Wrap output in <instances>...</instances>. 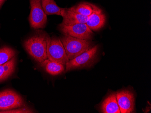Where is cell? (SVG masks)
Returning a JSON list of instances; mask_svg holds the SVG:
<instances>
[{
  "label": "cell",
  "instance_id": "obj_1",
  "mask_svg": "<svg viewBox=\"0 0 151 113\" xmlns=\"http://www.w3.org/2000/svg\"><path fill=\"white\" fill-rule=\"evenodd\" d=\"M47 34H35L25 40L24 43L25 49L29 55L38 63L47 59Z\"/></svg>",
  "mask_w": 151,
  "mask_h": 113
},
{
  "label": "cell",
  "instance_id": "obj_2",
  "mask_svg": "<svg viewBox=\"0 0 151 113\" xmlns=\"http://www.w3.org/2000/svg\"><path fill=\"white\" fill-rule=\"evenodd\" d=\"M60 39L69 60L78 56L91 47L90 40L81 39L68 35H64Z\"/></svg>",
  "mask_w": 151,
  "mask_h": 113
},
{
  "label": "cell",
  "instance_id": "obj_3",
  "mask_svg": "<svg viewBox=\"0 0 151 113\" xmlns=\"http://www.w3.org/2000/svg\"><path fill=\"white\" fill-rule=\"evenodd\" d=\"M98 50V45H95L73 59L68 60L65 65L66 72L92 65L96 59Z\"/></svg>",
  "mask_w": 151,
  "mask_h": 113
},
{
  "label": "cell",
  "instance_id": "obj_4",
  "mask_svg": "<svg viewBox=\"0 0 151 113\" xmlns=\"http://www.w3.org/2000/svg\"><path fill=\"white\" fill-rule=\"evenodd\" d=\"M47 57L50 60L64 65L69 60L60 38L47 35Z\"/></svg>",
  "mask_w": 151,
  "mask_h": 113
},
{
  "label": "cell",
  "instance_id": "obj_5",
  "mask_svg": "<svg viewBox=\"0 0 151 113\" xmlns=\"http://www.w3.org/2000/svg\"><path fill=\"white\" fill-rule=\"evenodd\" d=\"M58 28L64 35L88 40H91L93 38V32L86 23H77L69 26L61 23L58 26Z\"/></svg>",
  "mask_w": 151,
  "mask_h": 113
},
{
  "label": "cell",
  "instance_id": "obj_6",
  "mask_svg": "<svg viewBox=\"0 0 151 113\" xmlns=\"http://www.w3.org/2000/svg\"><path fill=\"white\" fill-rule=\"evenodd\" d=\"M24 104L23 98L15 91L8 89L0 92V111L22 107Z\"/></svg>",
  "mask_w": 151,
  "mask_h": 113
},
{
  "label": "cell",
  "instance_id": "obj_7",
  "mask_svg": "<svg viewBox=\"0 0 151 113\" xmlns=\"http://www.w3.org/2000/svg\"><path fill=\"white\" fill-rule=\"evenodd\" d=\"M29 22L30 26L35 29L43 28L47 22V15L41 5V0H31Z\"/></svg>",
  "mask_w": 151,
  "mask_h": 113
},
{
  "label": "cell",
  "instance_id": "obj_8",
  "mask_svg": "<svg viewBox=\"0 0 151 113\" xmlns=\"http://www.w3.org/2000/svg\"><path fill=\"white\" fill-rule=\"evenodd\" d=\"M116 97L120 113H133L134 109V96L129 90H123L116 93Z\"/></svg>",
  "mask_w": 151,
  "mask_h": 113
},
{
  "label": "cell",
  "instance_id": "obj_9",
  "mask_svg": "<svg viewBox=\"0 0 151 113\" xmlns=\"http://www.w3.org/2000/svg\"><path fill=\"white\" fill-rule=\"evenodd\" d=\"M106 17L101 9L96 7L92 14L88 16L86 24L92 31H98L105 25Z\"/></svg>",
  "mask_w": 151,
  "mask_h": 113
},
{
  "label": "cell",
  "instance_id": "obj_10",
  "mask_svg": "<svg viewBox=\"0 0 151 113\" xmlns=\"http://www.w3.org/2000/svg\"><path fill=\"white\" fill-rule=\"evenodd\" d=\"M62 17L63 21L61 24L67 26L77 23H86L88 18V17L82 16L71 10L70 8H65Z\"/></svg>",
  "mask_w": 151,
  "mask_h": 113
},
{
  "label": "cell",
  "instance_id": "obj_11",
  "mask_svg": "<svg viewBox=\"0 0 151 113\" xmlns=\"http://www.w3.org/2000/svg\"><path fill=\"white\" fill-rule=\"evenodd\" d=\"M101 111L103 113H120L119 106L116 99V93L109 95L103 102Z\"/></svg>",
  "mask_w": 151,
  "mask_h": 113
},
{
  "label": "cell",
  "instance_id": "obj_12",
  "mask_svg": "<svg viewBox=\"0 0 151 113\" xmlns=\"http://www.w3.org/2000/svg\"><path fill=\"white\" fill-rule=\"evenodd\" d=\"M40 64L48 74L52 75H60L65 70L64 65L52 61L49 59H46Z\"/></svg>",
  "mask_w": 151,
  "mask_h": 113
},
{
  "label": "cell",
  "instance_id": "obj_13",
  "mask_svg": "<svg viewBox=\"0 0 151 113\" xmlns=\"http://www.w3.org/2000/svg\"><path fill=\"white\" fill-rule=\"evenodd\" d=\"M41 5L46 15L63 16L65 8L59 7L54 0H41Z\"/></svg>",
  "mask_w": 151,
  "mask_h": 113
},
{
  "label": "cell",
  "instance_id": "obj_14",
  "mask_svg": "<svg viewBox=\"0 0 151 113\" xmlns=\"http://www.w3.org/2000/svg\"><path fill=\"white\" fill-rule=\"evenodd\" d=\"M16 59L14 57L9 61L0 65V82L12 75L15 70Z\"/></svg>",
  "mask_w": 151,
  "mask_h": 113
},
{
  "label": "cell",
  "instance_id": "obj_15",
  "mask_svg": "<svg viewBox=\"0 0 151 113\" xmlns=\"http://www.w3.org/2000/svg\"><path fill=\"white\" fill-rule=\"evenodd\" d=\"M96 7L90 3H82L71 7L70 9L82 16L88 17L92 14Z\"/></svg>",
  "mask_w": 151,
  "mask_h": 113
},
{
  "label": "cell",
  "instance_id": "obj_16",
  "mask_svg": "<svg viewBox=\"0 0 151 113\" xmlns=\"http://www.w3.org/2000/svg\"><path fill=\"white\" fill-rule=\"evenodd\" d=\"M15 54V50L9 47L4 46L0 49V65L8 62Z\"/></svg>",
  "mask_w": 151,
  "mask_h": 113
},
{
  "label": "cell",
  "instance_id": "obj_17",
  "mask_svg": "<svg viewBox=\"0 0 151 113\" xmlns=\"http://www.w3.org/2000/svg\"><path fill=\"white\" fill-rule=\"evenodd\" d=\"M0 113H34V111L29 108L24 107L21 108L19 109H13L10 110H5V111H0Z\"/></svg>",
  "mask_w": 151,
  "mask_h": 113
},
{
  "label": "cell",
  "instance_id": "obj_18",
  "mask_svg": "<svg viewBox=\"0 0 151 113\" xmlns=\"http://www.w3.org/2000/svg\"><path fill=\"white\" fill-rule=\"evenodd\" d=\"M4 0H0V6H1V5L4 2Z\"/></svg>",
  "mask_w": 151,
  "mask_h": 113
}]
</instances>
